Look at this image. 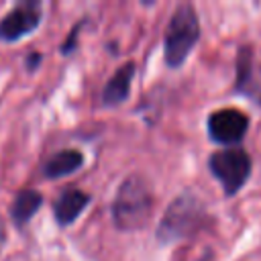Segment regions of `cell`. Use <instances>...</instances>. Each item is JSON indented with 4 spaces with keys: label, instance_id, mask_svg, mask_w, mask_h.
<instances>
[{
    "label": "cell",
    "instance_id": "cell-1",
    "mask_svg": "<svg viewBox=\"0 0 261 261\" xmlns=\"http://www.w3.org/2000/svg\"><path fill=\"white\" fill-rule=\"evenodd\" d=\"M208 222L210 218L204 202L194 194H181L173 198V202L163 212L157 224L155 237L161 245H169V243L194 237Z\"/></svg>",
    "mask_w": 261,
    "mask_h": 261
},
{
    "label": "cell",
    "instance_id": "cell-2",
    "mask_svg": "<svg viewBox=\"0 0 261 261\" xmlns=\"http://www.w3.org/2000/svg\"><path fill=\"white\" fill-rule=\"evenodd\" d=\"M153 192L141 175H128L116 190L112 202V220L120 230H139L153 212Z\"/></svg>",
    "mask_w": 261,
    "mask_h": 261
},
{
    "label": "cell",
    "instance_id": "cell-3",
    "mask_svg": "<svg viewBox=\"0 0 261 261\" xmlns=\"http://www.w3.org/2000/svg\"><path fill=\"white\" fill-rule=\"evenodd\" d=\"M198 39H200V18L196 8L190 2L177 4L163 37L165 65L171 69L184 65Z\"/></svg>",
    "mask_w": 261,
    "mask_h": 261
},
{
    "label": "cell",
    "instance_id": "cell-4",
    "mask_svg": "<svg viewBox=\"0 0 261 261\" xmlns=\"http://www.w3.org/2000/svg\"><path fill=\"white\" fill-rule=\"evenodd\" d=\"M208 169L222 186L224 196H234L249 179L253 161L243 147H222L208 157Z\"/></svg>",
    "mask_w": 261,
    "mask_h": 261
},
{
    "label": "cell",
    "instance_id": "cell-5",
    "mask_svg": "<svg viewBox=\"0 0 261 261\" xmlns=\"http://www.w3.org/2000/svg\"><path fill=\"white\" fill-rule=\"evenodd\" d=\"M208 137L224 147H237L249 128V116L239 108H218L208 114Z\"/></svg>",
    "mask_w": 261,
    "mask_h": 261
},
{
    "label": "cell",
    "instance_id": "cell-6",
    "mask_svg": "<svg viewBox=\"0 0 261 261\" xmlns=\"http://www.w3.org/2000/svg\"><path fill=\"white\" fill-rule=\"evenodd\" d=\"M41 22V6L39 2H22L14 6L0 20V39L2 41H18L24 35L33 33Z\"/></svg>",
    "mask_w": 261,
    "mask_h": 261
},
{
    "label": "cell",
    "instance_id": "cell-7",
    "mask_svg": "<svg viewBox=\"0 0 261 261\" xmlns=\"http://www.w3.org/2000/svg\"><path fill=\"white\" fill-rule=\"evenodd\" d=\"M135 69H137L135 63L133 61H126V63H122L110 75V80L106 82V86L102 90V104L104 106H116V104H122L128 98Z\"/></svg>",
    "mask_w": 261,
    "mask_h": 261
},
{
    "label": "cell",
    "instance_id": "cell-8",
    "mask_svg": "<svg viewBox=\"0 0 261 261\" xmlns=\"http://www.w3.org/2000/svg\"><path fill=\"white\" fill-rule=\"evenodd\" d=\"M253 51L251 47H241L237 55V84L234 90L247 96H253L257 102H261V84L255 77V67H253Z\"/></svg>",
    "mask_w": 261,
    "mask_h": 261
},
{
    "label": "cell",
    "instance_id": "cell-9",
    "mask_svg": "<svg viewBox=\"0 0 261 261\" xmlns=\"http://www.w3.org/2000/svg\"><path fill=\"white\" fill-rule=\"evenodd\" d=\"M90 204V196L82 190H65L59 200L55 202V220L59 226H67L71 224L82 210Z\"/></svg>",
    "mask_w": 261,
    "mask_h": 261
},
{
    "label": "cell",
    "instance_id": "cell-10",
    "mask_svg": "<svg viewBox=\"0 0 261 261\" xmlns=\"http://www.w3.org/2000/svg\"><path fill=\"white\" fill-rule=\"evenodd\" d=\"M84 163V155L77 151V149H63L59 153H55L43 167V173L51 179L55 177H63V175H69L73 173L75 169H80Z\"/></svg>",
    "mask_w": 261,
    "mask_h": 261
},
{
    "label": "cell",
    "instance_id": "cell-11",
    "mask_svg": "<svg viewBox=\"0 0 261 261\" xmlns=\"http://www.w3.org/2000/svg\"><path fill=\"white\" fill-rule=\"evenodd\" d=\"M41 202H43V196L39 192H35V190H22V192H18L16 198H14V202H12V208H10L12 220L18 226L24 224V222H29L35 216V212L39 210Z\"/></svg>",
    "mask_w": 261,
    "mask_h": 261
},
{
    "label": "cell",
    "instance_id": "cell-12",
    "mask_svg": "<svg viewBox=\"0 0 261 261\" xmlns=\"http://www.w3.org/2000/svg\"><path fill=\"white\" fill-rule=\"evenodd\" d=\"M4 241H6V228H4V220L0 218V249H2Z\"/></svg>",
    "mask_w": 261,
    "mask_h": 261
}]
</instances>
